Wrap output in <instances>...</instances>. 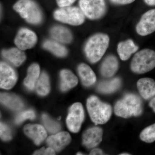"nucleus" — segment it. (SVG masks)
Returning a JSON list of instances; mask_svg holds the SVG:
<instances>
[{
	"instance_id": "36",
	"label": "nucleus",
	"mask_w": 155,
	"mask_h": 155,
	"mask_svg": "<svg viewBox=\"0 0 155 155\" xmlns=\"http://www.w3.org/2000/svg\"><path fill=\"white\" fill-rule=\"evenodd\" d=\"M145 3L149 6L155 5V0H144Z\"/></svg>"
},
{
	"instance_id": "17",
	"label": "nucleus",
	"mask_w": 155,
	"mask_h": 155,
	"mask_svg": "<svg viewBox=\"0 0 155 155\" xmlns=\"http://www.w3.org/2000/svg\"><path fill=\"white\" fill-rule=\"evenodd\" d=\"M138 47L131 39H127L119 42L117 46V51L120 59L122 61H127L132 54L137 51Z\"/></svg>"
},
{
	"instance_id": "26",
	"label": "nucleus",
	"mask_w": 155,
	"mask_h": 155,
	"mask_svg": "<svg viewBox=\"0 0 155 155\" xmlns=\"http://www.w3.org/2000/svg\"><path fill=\"white\" fill-rule=\"evenodd\" d=\"M50 89L48 76L45 72H42L37 82V92L40 95L45 96L49 92Z\"/></svg>"
},
{
	"instance_id": "12",
	"label": "nucleus",
	"mask_w": 155,
	"mask_h": 155,
	"mask_svg": "<svg viewBox=\"0 0 155 155\" xmlns=\"http://www.w3.org/2000/svg\"><path fill=\"white\" fill-rule=\"evenodd\" d=\"M103 130L101 127H94L87 130L82 136V143L88 149L97 146L102 140Z\"/></svg>"
},
{
	"instance_id": "5",
	"label": "nucleus",
	"mask_w": 155,
	"mask_h": 155,
	"mask_svg": "<svg viewBox=\"0 0 155 155\" xmlns=\"http://www.w3.org/2000/svg\"><path fill=\"white\" fill-rule=\"evenodd\" d=\"M14 9L29 23L37 24L41 21V11L32 0H19L14 5Z\"/></svg>"
},
{
	"instance_id": "27",
	"label": "nucleus",
	"mask_w": 155,
	"mask_h": 155,
	"mask_svg": "<svg viewBox=\"0 0 155 155\" xmlns=\"http://www.w3.org/2000/svg\"><path fill=\"white\" fill-rule=\"evenodd\" d=\"M42 119L44 125L49 132L51 133H56L61 129L60 124L58 122L51 119L47 114H44L42 116Z\"/></svg>"
},
{
	"instance_id": "1",
	"label": "nucleus",
	"mask_w": 155,
	"mask_h": 155,
	"mask_svg": "<svg viewBox=\"0 0 155 155\" xmlns=\"http://www.w3.org/2000/svg\"><path fill=\"white\" fill-rule=\"evenodd\" d=\"M143 111L141 99L138 96L128 93L116 102L114 112L116 116L123 118L140 116Z\"/></svg>"
},
{
	"instance_id": "18",
	"label": "nucleus",
	"mask_w": 155,
	"mask_h": 155,
	"mask_svg": "<svg viewBox=\"0 0 155 155\" xmlns=\"http://www.w3.org/2000/svg\"><path fill=\"white\" fill-rule=\"evenodd\" d=\"M78 74L83 85L86 87L91 86L95 83L96 76L92 69L85 64H81L78 66Z\"/></svg>"
},
{
	"instance_id": "34",
	"label": "nucleus",
	"mask_w": 155,
	"mask_h": 155,
	"mask_svg": "<svg viewBox=\"0 0 155 155\" xmlns=\"http://www.w3.org/2000/svg\"><path fill=\"white\" fill-rule=\"evenodd\" d=\"M90 155H104V152L101 150L99 148H94L92 150L91 152Z\"/></svg>"
},
{
	"instance_id": "25",
	"label": "nucleus",
	"mask_w": 155,
	"mask_h": 155,
	"mask_svg": "<svg viewBox=\"0 0 155 155\" xmlns=\"http://www.w3.org/2000/svg\"><path fill=\"white\" fill-rule=\"evenodd\" d=\"M43 47L46 49L48 50L58 57H65L67 54V51L66 48L57 42L47 41L44 44Z\"/></svg>"
},
{
	"instance_id": "38",
	"label": "nucleus",
	"mask_w": 155,
	"mask_h": 155,
	"mask_svg": "<svg viewBox=\"0 0 155 155\" xmlns=\"http://www.w3.org/2000/svg\"><path fill=\"white\" fill-rule=\"evenodd\" d=\"M77 155H83V154H82V153H78Z\"/></svg>"
},
{
	"instance_id": "16",
	"label": "nucleus",
	"mask_w": 155,
	"mask_h": 155,
	"mask_svg": "<svg viewBox=\"0 0 155 155\" xmlns=\"http://www.w3.org/2000/svg\"><path fill=\"white\" fill-rule=\"evenodd\" d=\"M119 63L115 56L110 55L105 58L101 67L102 75L106 78L113 77L118 71Z\"/></svg>"
},
{
	"instance_id": "4",
	"label": "nucleus",
	"mask_w": 155,
	"mask_h": 155,
	"mask_svg": "<svg viewBox=\"0 0 155 155\" xmlns=\"http://www.w3.org/2000/svg\"><path fill=\"white\" fill-rule=\"evenodd\" d=\"M155 67V52L150 49H144L136 53L130 64V69L136 74H144Z\"/></svg>"
},
{
	"instance_id": "11",
	"label": "nucleus",
	"mask_w": 155,
	"mask_h": 155,
	"mask_svg": "<svg viewBox=\"0 0 155 155\" xmlns=\"http://www.w3.org/2000/svg\"><path fill=\"white\" fill-rule=\"evenodd\" d=\"M17 74L14 69L8 64L1 62L0 64V86L1 88L10 89L17 82Z\"/></svg>"
},
{
	"instance_id": "14",
	"label": "nucleus",
	"mask_w": 155,
	"mask_h": 155,
	"mask_svg": "<svg viewBox=\"0 0 155 155\" xmlns=\"http://www.w3.org/2000/svg\"><path fill=\"white\" fill-rule=\"evenodd\" d=\"M137 85L140 94L144 99H151L155 96V81L152 78H140L137 81Z\"/></svg>"
},
{
	"instance_id": "21",
	"label": "nucleus",
	"mask_w": 155,
	"mask_h": 155,
	"mask_svg": "<svg viewBox=\"0 0 155 155\" xmlns=\"http://www.w3.org/2000/svg\"><path fill=\"white\" fill-rule=\"evenodd\" d=\"M61 88L62 91L69 90L76 86L78 83L77 77L69 70H62L61 72Z\"/></svg>"
},
{
	"instance_id": "8",
	"label": "nucleus",
	"mask_w": 155,
	"mask_h": 155,
	"mask_svg": "<svg viewBox=\"0 0 155 155\" xmlns=\"http://www.w3.org/2000/svg\"><path fill=\"white\" fill-rule=\"evenodd\" d=\"M84 118L83 106L80 103L73 104L69 110L67 123L69 130L73 133H77L80 130Z\"/></svg>"
},
{
	"instance_id": "37",
	"label": "nucleus",
	"mask_w": 155,
	"mask_h": 155,
	"mask_svg": "<svg viewBox=\"0 0 155 155\" xmlns=\"http://www.w3.org/2000/svg\"><path fill=\"white\" fill-rule=\"evenodd\" d=\"M130 155V154L127 153H123L121 154L120 155Z\"/></svg>"
},
{
	"instance_id": "13",
	"label": "nucleus",
	"mask_w": 155,
	"mask_h": 155,
	"mask_svg": "<svg viewBox=\"0 0 155 155\" xmlns=\"http://www.w3.org/2000/svg\"><path fill=\"white\" fill-rule=\"evenodd\" d=\"M24 131L25 134L31 138L37 145L40 144L47 136L44 127L38 124L26 125L24 127Z\"/></svg>"
},
{
	"instance_id": "35",
	"label": "nucleus",
	"mask_w": 155,
	"mask_h": 155,
	"mask_svg": "<svg viewBox=\"0 0 155 155\" xmlns=\"http://www.w3.org/2000/svg\"><path fill=\"white\" fill-rule=\"evenodd\" d=\"M149 106L155 113V97L151 99L149 103Z\"/></svg>"
},
{
	"instance_id": "20",
	"label": "nucleus",
	"mask_w": 155,
	"mask_h": 155,
	"mask_svg": "<svg viewBox=\"0 0 155 155\" xmlns=\"http://www.w3.org/2000/svg\"><path fill=\"white\" fill-rule=\"evenodd\" d=\"M122 85V81L119 78H112L110 80L104 81L100 82L97 87L100 92L104 94H110L117 91Z\"/></svg>"
},
{
	"instance_id": "7",
	"label": "nucleus",
	"mask_w": 155,
	"mask_h": 155,
	"mask_svg": "<svg viewBox=\"0 0 155 155\" xmlns=\"http://www.w3.org/2000/svg\"><path fill=\"white\" fill-rule=\"evenodd\" d=\"M79 5L84 15L91 19H100L107 9L104 0H79Z\"/></svg>"
},
{
	"instance_id": "9",
	"label": "nucleus",
	"mask_w": 155,
	"mask_h": 155,
	"mask_svg": "<svg viewBox=\"0 0 155 155\" xmlns=\"http://www.w3.org/2000/svg\"><path fill=\"white\" fill-rule=\"evenodd\" d=\"M136 30L139 35L143 36L155 31V9L149 10L142 15Z\"/></svg>"
},
{
	"instance_id": "6",
	"label": "nucleus",
	"mask_w": 155,
	"mask_h": 155,
	"mask_svg": "<svg viewBox=\"0 0 155 155\" xmlns=\"http://www.w3.org/2000/svg\"><path fill=\"white\" fill-rule=\"evenodd\" d=\"M85 16L80 8L70 6L61 8L54 13V17L57 20L73 25L82 24Z\"/></svg>"
},
{
	"instance_id": "15",
	"label": "nucleus",
	"mask_w": 155,
	"mask_h": 155,
	"mask_svg": "<svg viewBox=\"0 0 155 155\" xmlns=\"http://www.w3.org/2000/svg\"><path fill=\"white\" fill-rule=\"evenodd\" d=\"M71 140L70 134L67 132H59L55 135L51 136L47 139V143L56 151H59L69 144Z\"/></svg>"
},
{
	"instance_id": "3",
	"label": "nucleus",
	"mask_w": 155,
	"mask_h": 155,
	"mask_svg": "<svg viewBox=\"0 0 155 155\" xmlns=\"http://www.w3.org/2000/svg\"><path fill=\"white\" fill-rule=\"evenodd\" d=\"M87 107L92 121L96 125L105 124L110 120L112 107L109 104L101 101L97 97L92 96L89 97Z\"/></svg>"
},
{
	"instance_id": "28",
	"label": "nucleus",
	"mask_w": 155,
	"mask_h": 155,
	"mask_svg": "<svg viewBox=\"0 0 155 155\" xmlns=\"http://www.w3.org/2000/svg\"><path fill=\"white\" fill-rule=\"evenodd\" d=\"M140 139L147 143H152L155 141V124L147 127L140 133Z\"/></svg>"
},
{
	"instance_id": "19",
	"label": "nucleus",
	"mask_w": 155,
	"mask_h": 155,
	"mask_svg": "<svg viewBox=\"0 0 155 155\" xmlns=\"http://www.w3.org/2000/svg\"><path fill=\"white\" fill-rule=\"evenodd\" d=\"M2 55L4 58L16 67L20 66L26 58L25 53L18 48L4 50L2 51Z\"/></svg>"
},
{
	"instance_id": "33",
	"label": "nucleus",
	"mask_w": 155,
	"mask_h": 155,
	"mask_svg": "<svg viewBox=\"0 0 155 155\" xmlns=\"http://www.w3.org/2000/svg\"><path fill=\"white\" fill-rule=\"evenodd\" d=\"M112 2L116 5H125L131 4L135 0H110Z\"/></svg>"
},
{
	"instance_id": "32",
	"label": "nucleus",
	"mask_w": 155,
	"mask_h": 155,
	"mask_svg": "<svg viewBox=\"0 0 155 155\" xmlns=\"http://www.w3.org/2000/svg\"><path fill=\"white\" fill-rule=\"evenodd\" d=\"M76 0H57L58 5L61 8L67 7L72 5Z\"/></svg>"
},
{
	"instance_id": "24",
	"label": "nucleus",
	"mask_w": 155,
	"mask_h": 155,
	"mask_svg": "<svg viewBox=\"0 0 155 155\" xmlns=\"http://www.w3.org/2000/svg\"><path fill=\"white\" fill-rule=\"evenodd\" d=\"M53 38L57 41L64 43H68L72 40V35L67 28L61 26L53 27L51 31Z\"/></svg>"
},
{
	"instance_id": "10",
	"label": "nucleus",
	"mask_w": 155,
	"mask_h": 155,
	"mask_svg": "<svg viewBox=\"0 0 155 155\" xmlns=\"http://www.w3.org/2000/svg\"><path fill=\"white\" fill-rule=\"evenodd\" d=\"M36 34L27 28H22L18 32L15 39V44L18 48L22 51L33 47L36 44Z\"/></svg>"
},
{
	"instance_id": "30",
	"label": "nucleus",
	"mask_w": 155,
	"mask_h": 155,
	"mask_svg": "<svg viewBox=\"0 0 155 155\" xmlns=\"http://www.w3.org/2000/svg\"><path fill=\"white\" fill-rule=\"evenodd\" d=\"M0 132L1 137L3 140L7 141L10 140L12 138L11 129L7 125L2 122L0 125Z\"/></svg>"
},
{
	"instance_id": "29",
	"label": "nucleus",
	"mask_w": 155,
	"mask_h": 155,
	"mask_svg": "<svg viewBox=\"0 0 155 155\" xmlns=\"http://www.w3.org/2000/svg\"><path fill=\"white\" fill-rule=\"evenodd\" d=\"M35 114L31 110L25 111L17 115L15 119V122L17 124H20L26 119H33L35 118Z\"/></svg>"
},
{
	"instance_id": "23",
	"label": "nucleus",
	"mask_w": 155,
	"mask_h": 155,
	"mask_svg": "<svg viewBox=\"0 0 155 155\" xmlns=\"http://www.w3.org/2000/svg\"><path fill=\"white\" fill-rule=\"evenodd\" d=\"M39 66L36 64L31 65L28 70L27 75L24 80L25 86L30 90L34 88L35 84L40 77Z\"/></svg>"
},
{
	"instance_id": "31",
	"label": "nucleus",
	"mask_w": 155,
	"mask_h": 155,
	"mask_svg": "<svg viewBox=\"0 0 155 155\" xmlns=\"http://www.w3.org/2000/svg\"><path fill=\"white\" fill-rule=\"evenodd\" d=\"M34 155H55V150L51 147L47 148L45 149V147H42L40 150L35 151Z\"/></svg>"
},
{
	"instance_id": "22",
	"label": "nucleus",
	"mask_w": 155,
	"mask_h": 155,
	"mask_svg": "<svg viewBox=\"0 0 155 155\" xmlns=\"http://www.w3.org/2000/svg\"><path fill=\"white\" fill-rule=\"evenodd\" d=\"M1 102L6 107L14 110H20L24 106L22 100L19 97L11 94H1Z\"/></svg>"
},
{
	"instance_id": "2",
	"label": "nucleus",
	"mask_w": 155,
	"mask_h": 155,
	"mask_svg": "<svg viewBox=\"0 0 155 155\" xmlns=\"http://www.w3.org/2000/svg\"><path fill=\"white\" fill-rule=\"evenodd\" d=\"M110 41L107 35L104 33L97 34L89 39L84 51L90 62L97 63L101 59L109 47Z\"/></svg>"
}]
</instances>
